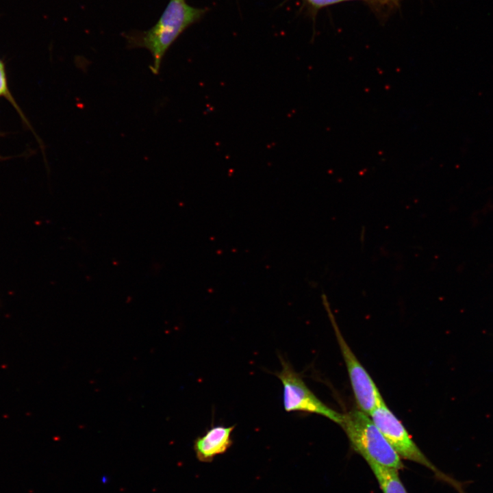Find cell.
Wrapping results in <instances>:
<instances>
[{
    "label": "cell",
    "instance_id": "8",
    "mask_svg": "<svg viewBox=\"0 0 493 493\" xmlns=\"http://www.w3.org/2000/svg\"><path fill=\"white\" fill-rule=\"evenodd\" d=\"M0 97H3L5 98L15 108V110L17 111L18 114L21 116L23 121L29 125L30 127V125L29 124L28 121L24 116L22 110L18 105L17 103L16 102L14 98L12 97L8 85V81H7V77H6V72H5V64L0 59Z\"/></svg>",
    "mask_w": 493,
    "mask_h": 493
},
{
    "label": "cell",
    "instance_id": "7",
    "mask_svg": "<svg viewBox=\"0 0 493 493\" xmlns=\"http://www.w3.org/2000/svg\"><path fill=\"white\" fill-rule=\"evenodd\" d=\"M383 493H407L397 469L375 463H367Z\"/></svg>",
    "mask_w": 493,
    "mask_h": 493
},
{
    "label": "cell",
    "instance_id": "2",
    "mask_svg": "<svg viewBox=\"0 0 493 493\" xmlns=\"http://www.w3.org/2000/svg\"><path fill=\"white\" fill-rule=\"evenodd\" d=\"M352 448L367 463H375L397 470L404 468L401 457L388 442L370 417L359 409L343 414L340 424Z\"/></svg>",
    "mask_w": 493,
    "mask_h": 493
},
{
    "label": "cell",
    "instance_id": "3",
    "mask_svg": "<svg viewBox=\"0 0 493 493\" xmlns=\"http://www.w3.org/2000/svg\"><path fill=\"white\" fill-rule=\"evenodd\" d=\"M369 416L401 459L412 461L425 466L439 479L448 483L459 493H466L459 481L442 472L429 460L414 442L402 422L388 407L384 401L375 407Z\"/></svg>",
    "mask_w": 493,
    "mask_h": 493
},
{
    "label": "cell",
    "instance_id": "9",
    "mask_svg": "<svg viewBox=\"0 0 493 493\" xmlns=\"http://www.w3.org/2000/svg\"><path fill=\"white\" fill-rule=\"evenodd\" d=\"M312 7L316 9L329 6L342 1V0H306Z\"/></svg>",
    "mask_w": 493,
    "mask_h": 493
},
{
    "label": "cell",
    "instance_id": "11",
    "mask_svg": "<svg viewBox=\"0 0 493 493\" xmlns=\"http://www.w3.org/2000/svg\"><path fill=\"white\" fill-rule=\"evenodd\" d=\"M399 0H396L397 2H399Z\"/></svg>",
    "mask_w": 493,
    "mask_h": 493
},
{
    "label": "cell",
    "instance_id": "4",
    "mask_svg": "<svg viewBox=\"0 0 493 493\" xmlns=\"http://www.w3.org/2000/svg\"><path fill=\"white\" fill-rule=\"evenodd\" d=\"M281 369L275 375L283 385V405L285 411L303 412L323 416L340 425L343 414L337 412L322 402L307 386L301 375L281 355Z\"/></svg>",
    "mask_w": 493,
    "mask_h": 493
},
{
    "label": "cell",
    "instance_id": "1",
    "mask_svg": "<svg viewBox=\"0 0 493 493\" xmlns=\"http://www.w3.org/2000/svg\"><path fill=\"white\" fill-rule=\"evenodd\" d=\"M203 10L193 8L184 0H170L156 24L135 39L132 45L149 50L153 57L151 71L158 74L166 51L181 33L202 15Z\"/></svg>",
    "mask_w": 493,
    "mask_h": 493
},
{
    "label": "cell",
    "instance_id": "6",
    "mask_svg": "<svg viewBox=\"0 0 493 493\" xmlns=\"http://www.w3.org/2000/svg\"><path fill=\"white\" fill-rule=\"evenodd\" d=\"M235 425L212 426L205 433L194 441V451L199 462L209 463L225 453L233 444L231 434Z\"/></svg>",
    "mask_w": 493,
    "mask_h": 493
},
{
    "label": "cell",
    "instance_id": "5",
    "mask_svg": "<svg viewBox=\"0 0 493 493\" xmlns=\"http://www.w3.org/2000/svg\"><path fill=\"white\" fill-rule=\"evenodd\" d=\"M322 298L346 366L358 409L369 416L375 407L384 401L375 383L342 336L326 296L323 294Z\"/></svg>",
    "mask_w": 493,
    "mask_h": 493
},
{
    "label": "cell",
    "instance_id": "10",
    "mask_svg": "<svg viewBox=\"0 0 493 493\" xmlns=\"http://www.w3.org/2000/svg\"><path fill=\"white\" fill-rule=\"evenodd\" d=\"M355 1V0H342V1ZM359 1H363L368 3L369 5H372L373 6H383L384 5H395L398 2L396 0H359Z\"/></svg>",
    "mask_w": 493,
    "mask_h": 493
}]
</instances>
